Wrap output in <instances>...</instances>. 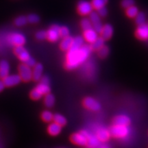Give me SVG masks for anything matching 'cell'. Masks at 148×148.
<instances>
[{"mask_svg": "<svg viewBox=\"0 0 148 148\" xmlns=\"http://www.w3.org/2000/svg\"><path fill=\"white\" fill-rule=\"evenodd\" d=\"M92 49L90 45L84 44L77 49H70L66 51L64 66L67 70H73L84 63L89 57Z\"/></svg>", "mask_w": 148, "mask_h": 148, "instance_id": "cell-1", "label": "cell"}, {"mask_svg": "<svg viewBox=\"0 0 148 148\" xmlns=\"http://www.w3.org/2000/svg\"><path fill=\"white\" fill-rule=\"evenodd\" d=\"M110 136L119 139H126L130 134V128L129 126L113 125L110 128Z\"/></svg>", "mask_w": 148, "mask_h": 148, "instance_id": "cell-2", "label": "cell"}, {"mask_svg": "<svg viewBox=\"0 0 148 148\" xmlns=\"http://www.w3.org/2000/svg\"><path fill=\"white\" fill-rule=\"evenodd\" d=\"M7 40L9 43L15 47L23 46L26 42V38L25 36L20 33H12V34H9Z\"/></svg>", "mask_w": 148, "mask_h": 148, "instance_id": "cell-3", "label": "cell"}, {"mask_svg": "<svg viewBox=\"0 0 148 148\" xmlns=\"http://www.w3.org/2000/svg\"><path fill=\"white\" fill-rule=\"evenodd\" d=\"M77 12L82 16H87L91 13L93 10V8L91 3L86 0H80L77 3Z\"/></svg>", "mask_w": 148, "mask_h": 148, "instance_id": "cell-4", "label": "cell"}, {"mask_svg": "<svg viewBox=\"0 0 148 148\" xmlns=\"http://www.w3.org/2000/svg\"><path fill=\"white\" fill-rule=\"evenodd\" d=\"M18 75L21 77V80L23 82H29L32 79V69L25 64H21L18 66Z\"/></svg>", "mask_w": 148, "mask_h": 148, "instance_id": "cell-5", "label": "cell"}, {"mask_svg": "<svg viewBox=\"0 0 148 148\" xmlns=\"http://www.w3.org/2000/svg\"><path fill=\"white\" fill-rule=\"evenodd\" d=\"M90 22H91L92 25V29L95 30L97 33H100L101 29L103 28V25L101 23L100 16L97 12L95 11H92L89 14V18Z\"/></svg>", "mask_w": 148, "mask_h": 148, "instance_id": "cell-6", "label": "cell"}, {"mask_svg": "<svg viewBox=\"0 0 148 148\" xmlns=\"http://www.w3.org/2000/svg\"><path fill=\"white\" fill-rule=\"evenodd\" d=\"M83 105L88 110L92 111H98L101 109V104L95 98L86 97L83 100Z\"/></svg>", "mask_w": 148, "mask_h": 148, "instance_id": "cell-7", "label": "cell"}, {"mask_svg": "<svg viewBox=\"0 0 148 148\" xmlns=\"http://www.w3.org/2000/svg\"><path fill=\"white\" fill-rule=\"evenodd\" d=\"M60 26L57 24L51 25L50 28L47 31V38L51 42H56L60 38Z\"/></svg>", "mask_w": 148, "mask_h": 148, "instance_id": "cell-8", "label": "cell"}, {"mask_svg": "<svg viewBox=\"0 0 148 148\" xmlns=\"http://www.w3.org/2000/svg\"><path fill=\"white\" fill-rule=\"evenodd\" d=\"M2 80L5 87H12L19 84L21 81V78L18 74H13L8 75Z\"/></svg>", "mask_w": 148, "mask_h": 148, "instance_id": "cell-9", "label": "cell"}, {"mask_svg": "<svg viewBox=\"0 0 148 148\" xmlns=\"http://www.w3.org/2000/svg\"><path fill=\"white\" fill-rule=\"evenodd\" d=\"M82 132L86 136V139H87V145H86L88 147L97 148L98 146L100 145V141L98 140V138L95 136V134L90 133L87 130H82Z\"/></svg>", "mask_w": 148, "mask_h": 148, "instance_id": "cell-10", "label": "cell"}, {"mask_svg": "<svg viewBox=\"0 0 148 148\" xmlns=\"http://www.w3.org/2000/svg\"><path fill=\"white\" fill-rule=\"evenodd\" d=\"M70 139L72 143L77 145L85 146L87 145V139L82 131L77 133H74L71 136Z\"/></svg>", "mask_w": 148, "mask_h": 148, "instance_id": "cell-11", "label": "cell"}, {"mask_svg": "<svg viewBox=\"0 0 148 148\" xmlns=\"http://www.w3.org/2000/svg\"><path fill=\"white\" fill-rule=\"evenodd\" d=\"M95 136H97L98 140L102 143L108 141L110 137V133L108 130L103 127H99L96 130Z\"/></svg>", "mask_w": 148, "mask_h": 148, "instance_id": "cell-12", "label": "cell"}, {"mask_svg": "<svg viewBox=\"0 0 148 148\" xmlns=\"http://www.w3.org/2000/svg\"><path fill=\"white\" fill-rule=\"evenodd\" d=\"M14 52L18 59L22 61L23 63L30 57V55H29L28 51L23 46H17V47H14Z\"/></svg>", "mask_w": 148, "mask_h": 148, "instance_id": "cell-13", "label": "cell"}, {"mask_svg": "<svg viewBox=\"0 0 148 148\" xmlns=\"http://www.w3.org/2000/svg\"><path fill=\"white\" fill-rule=\"evenodd\" d=\"M130 123V118L125 114H120V115L116 116L113 119V125L129 126Z\"/></svg>", "mask_w": 148, "mask_h": 148, "instance_id": "cell-14", "label": "cell"}, {"mask_svg": "<svg viewBox=\"0 0 148 148\" xmlns=\"http://www.w3.org/2000/svg\"><path fill=\"white\" fill-rule=\"evenodd\" d=\"M136 36L140 40H148V25H138L136 30Z\"/></svg>", "mask_w": 148, "mask_h": 148, "instance_id": "cell-15", "label": "cell"}, {"mask_svg": "<svg viewBox=\"0 0 148 148\" xmlns=\"http://www.w3.org/2000/svg\"><path fill=\"white\" fill-rule=\"evenodd\" d=\"M113 27L110 24H105L100 32L101 37L104 40H109L113 34Z\"/></svg>", "mask_w": 148, "mask_h": 148, "instance_id": "cell-16", "label": "cell"}, {"mask_svg": "<svg viewBox=\"0 0 148 148\" xmlns=\"http://www.w3.org/2000/svg\"><path fill=\"white\" fill-rule=\"evenodd\" d=\"M84 39L88 43H92L98 38V33L92 28L84 31Z\"/></svg>", "mask_w": 148, "mask_h": 148, "instance_id": "cell-17", "label": "cell"}, {"mask_svg": "<svg viewBox=\"0 0 148 148\" xmlns=\"http://www.w3.org/2000/svg\"><path fill=\"white\" fill-rule=\"evenodd\" d=\"M43 66L40 63H36L32 69V79L35 82H38L42 76Z\"/></svg>", "mask_w": 148, "mask_h": 148, "instance_id": "cell-18", "label": "cell"}, {"mask_svg": "<svg viewBox=\"0 0 148 148\" xmlns=\"http://www.w3.org/2000/svg\"><path fill=\"white\" fill-rule=\"evenodd\" d=\"M10 64L7 60H3L0 62V79H3L9 75Z\"/></svg>", "mask_w": 148, "mask_h": 148, "instance_id": "cell-19", "label": "cell"}, {"mask_svg": "<svg viewBox=\"0 0 148 148\" xmlns=\"http://www.w3.org/2000/svg\"><path fill=\"white\" fill-rule=\"evenodd\" d=\"M73 37L69 36L66 38H62V41L60 42V47L62 51H67L71 47L72 41H73Z\"/></svg>", "mask_w": 148, "mask_h": 148, "instance_id": "cell-20", "label": "cell"}, {"mask_svg": "<svg viewBox=\"0 0 148 148\" xmlns=\"http://www.w3.org/2000/svg\"><path fill=\"white\" fill-rule=\"evenodd\" d=\"M47 131L48 133L51 136H57L61 132V126L53 122V123H51L47 127Z\"/></svg>", "mask_w": 148, "mask_h": 148, "instance_id": "cell-21", "label": "cell"}, {"mask_svg": "<svg viewBox=\"0 0 148 148\" xmlns=\"http://www.w3.org/2000/svg\"><path fill=\"white\" fill-rule=\"evenodd\" d=\"M84 38L81 36H77L73 38L71 47L70 49H79L84 45Z\"/></svg>", "mask_w": 148, "mask_h": 148, "instance_id": "cell-22", "label": "cell"}, {"mask_svg": "<svg viewBox=\"0 0 148 148\" xmlns=\"http://www.w3.org/2000/svg\"><path fill=\"white\" fill-rule=\"evenodd\" d=\"M36 88L42 96L47 95V94H48V93H49V92H50V90H51L49 84H43V83H41V82H40L39 84L37 85V86H36Z\"/></svg>", "mask_w": 148, "mask_h": 148, "instance_id": "cell-23", "label": "cell"}, {"mask_svg": "<svg viewBox=\"0 0 148 148\" xmlns=\"http://www.w3.org/2000/svg\"><path fill=\"white\" fill-rule=\"evenodd\" d=\"M105 40L103 39L101 37H98L95 41L92 43L90 44V47H91L92 50L98 51L99 49H101L103 46H104Z\"/></svg>", "mask_w": 148, "mask_h": 148, "instance_id": "cell-24", "label": "cell"}, {"mask_svg": "<svg viewBox=\"0 0 148 148\" xmlns=\"http://www.w3.org/2000/svg\"><path fill=\"white\" fill-rule=\"evenodd\" d=\"M55 103V97L52 94L48 93L45 95L44 97V103H45V106L47 108H51Z\"/></svg>", "mask_w": 148, "mask_h": 148, "instance_id": "cell-25", "label": "cell"}, {"mask_svg": "<svg viewBox=\"0 0 148 148\" xmlns=\"http://www.w3.org/2000/svg\"><path fill=\"white\" fill-rule=\"evenodd\" d=\"M53 121H54V123H57V124H58L59 125H60L61 127L65 125L66 123V118L60 114H53Z\"/></svg>", "mask_w": 148, "mask_h": 148, "instance_id": "cell-26", "label": "cell"}, {"mask_svg": "<svg viewBox=\"0 0 148 148\" xmlns=\"http://www.w3.org/2000/svg\"><path fill=\"white\" fill-rule=\"evenodd\" d=\"M108 1V0H92L90 3L92 5V8L97 10L102 7H105Z\"/></svg>", "mask_w": 148, "mask_h": 148, "instance_id": "cell-27", "label": "cell"}, {"mask_svg": "<svg viewBox=\"0 0 148 148\" xmlns=\"http://www.w3.org/2000/svg\"><path fill=\"white\" fill-rule=\"evenodd\" d=\"M125 12H126L127 16H129L130 18H135L139 12H138L137 7L135 6V5H132V6L127 8Z\"/></svg>", "mask_w": 148, "mask_h": 148, "instance_id": "cell-28", "label": "cell"}, {"mask_svg": "<svg viewBox=\"0 0 148 148\" xmlns=\"http://www.w3.org/2000/svg\"><path fill=\"white\" fill-rule=\"evenodd\" d=\"M27 23V16H19L14 20V24L17 27H22L26 25Z\"/></svg>", "mask_w": 148, "mask_h": 148, "instance_id": "cell-29", "label": "cell"}, {"mask_svg": "<svg viewBox=\"0 0 148 148\" xmlns=\"http://www.w3.org/2000/svg\"><path fill=\"white\" fill-rule=\"evenodd\" d=\"M80 24H81V27H82V29H84V31L92 28V23L88 18H83L81 20Z\"/></svg>", "mask_w": 148, "mask_h": 148, "instance_id": "cell-30", "label": "cell"}, {"mask_svg": "<svg viewBox=\"0 0 148 148\" xmlns=\"http://www.w3.org/2000/svg\"><path fill=\"white\" fill-rule=\"evenodd\" d=\"M41 118L45 122H50L53 121V114L52 112L49 110H45L42 112Z\"/></svg>", "mask_w": 148, "mask_h": 148, "instance_id": "cell-31", "label": "cell"}, {"mask_svg": "<svg viewBox=\"0 0 148 148\" xmlns=\"http://www.w3.org/2000/svg\"><path fill=\"white\" fill-rule=\"evenodd\" d=\"M97 51H98V56H99V58H105L108 56L109 52H110V49H109V47L108 46L104 45L103 46L101 49H99Z\"/></svg>", "mask_w": 148, "mask_h": 148, "instance_id": "cell-32", "label": "cell"}, {"mask_svg": "<svg viewBox=\"0 0 148 148\" xmlns=\"http://www.w3.org/2000/svg\"><path fill=\"white\" fill-rule=\"evenodd\" d=\"M135 19H136V23L138 25H143V24H145V14L143 12H138L137 15L135 17Z\"/></svg>", "mask_w": 148, "mask_h": 148, "instance_id": "cell-33", "label": "cell"}, {"mask_svg": "<svg viewBox=\"0 0 148 148\" xmlns=\"http://www.w3.org/2000/svg\"><path fill=\"white\" fill-rule=\"evenodd\" d=\"M59 33H60V36L61 38H66V37L69 36V29L66 26H60Z\"/></svg>", "mask_w": 148, "mask_h": 148, "instance_id": "cell-34", "label": "cell"}, {"mask_svg": "<svg viewBox=\"0 0 148 148\" xmlns=\"http://www.w3.org/2000/svg\"><path fill=\"white\" fill-rule=\"evenodd\" d=\"M29 96H30V98L33 100H38V99H40L42 97V95L37 90L36 88L31 90Z\"/></svg>", "mask_w": 148, "mask_h": 148, "instance_id": "cell-35", "label": "cell"}, {"mask_svg": "<svg viewBox=\"0 0 148 148\" xmlns=\"http://www.w3.org/2000/svg\"><path fill=\"white\" fill-rule=\"evenodd\" d=\"M27 22L30 23H36L40 21L39 16L36 14H30L27 16Z\"/></svg>", "mask_w": 148, "mask_h": 148, "instance_id": "cell-36", "label": "cell"}, {"mask_svg": "<svg viewBox=\"0 0 148 148\" xmlns=\"http://www.w3.org/2000/svg\"><path fill=\"white\" fill-rule=\"evenodd\" d=\"M36 38L38 40H43L47 38V32L44 30H40L36 33Z\"/></svg>", "mask_w": 148, "mask_h": 148, "instance_id": "cell-37", "label": "cell"}, {"mask_svg": "<svg viewBox=\"0 0 148 148\" xmlns=\"http://www.w3.org/2000/svg\"><path fill=\"white\" fill-rule=\"evenodd\" d=\"M134 0H122L121 1V6L125 9L128 8L129 7L134 5Z\"/></svg>", "mask_w": 148, "mask_h": 148, "instance_id": "cell-38", "label": "cell"}, {"mask_svg": "<svg viewBox=\"0 0 148 148\" xmlns=\"http://www.w3.org/2000/svg\"><path fill=\"white\" fill-rule=\"evenodd\" d=\"M24 64H25V65H27V66H29V67L32 68V67H34V66L36 65V60H34V58H33L30 56L28 59H27V60H26L25 62H24Z\"/></svg>", "mask_w": 148, "mask_h": 148, "instance_id": "cell-39", "label": "cell"}, {"mask_svg": "<svg viewBox=\"0 0 148 148\" xmlns=\"http://www.w3.org/2000/svg\"><path fill=\"white\" fill-rule=\"evenodd\" d=\"M97 12L100 17L101 16V17H105V16H106L107 14H108V10H107L106 7H102V8L98 9Z\"/></svg>", "mask_w": 148, "mask_h": 148, "instance_id": "cell-40", "label": "cell"}, {"mask_svg": "<svg viewBox=\"0 0 148 148\" xmlns=\"http://www.w3.org/2000/svg\"><path fill=\"white\" fill-rule=\"evenodd\" d=\"M39 81H40V82L43 83V84H49V78L47 76V75H44V76H42L41 78H40Z\"/></svg>", "mask_w": 148, "mask_h": 148, "instance_id": "cell-41", "label": "cell"}, {"mask_svg": "<svg viewBox=\"0 0 148 148\" xmlns=\"http://www.w3.org/2000/svg\"><path fill=\"white\" fill-rule=\"evenodd\" d=\"M5 87L4 84H3V80H0V92H1L2 90L4 89V88Z\"/></svg>", "mask_w": 148, "mask_h": 148, "instance_id": "cell-42", "label": "cell"}, {"mask_svg": "<svg viewBox=\"0 0 148 148\" xmlns=\"http://www.w3.org/2000/svg\"><path fill=\"white\" fill-rule=\"evenodd\" d=\"M97 148H110L108 145H106V144H103V145H99L98 146Z\"/></svg>", "mask_w": 148, "mask_h": 148, "instance_id": "cell-43", "label": "cell"}]
</instances>
